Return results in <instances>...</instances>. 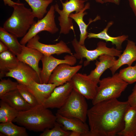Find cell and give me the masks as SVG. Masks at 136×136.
<instances>
[{"mask_svg":"<svg viewBox=\"0 0 136 136\" xmlns=\"http://www.w3.org/2000/svg\"><path fill=\"white\" fill-rule=\"evenodd\" d=\"M4 4L5 5H8L9 6L12 7L13 8L15 5L18 3V1L15 2L11 0H3Z\"/></svg>","mask_w":136,"mask_h":136,"instance_id":"35","label":"cell"},{"mask_svg":"<svg viewBox=\"0 0 136 136\" xmlns=\"http://www.w3.org/2000/svg\"><path fill=\"white\" fill-rule=\"evenodd\" d=\"M113 24V21H110L107 24L106 27L103 30L97 33H88V39L95 38L99 39L105 41L107 42H111L112 45H115L116 48L121 50L122 48V45L123 43L127 40L128 38L127 35H123L117 37H114L110 36L108 33L109 28Z\"/></svg>","mask_w":136,"mask_h":136,"instance_id":"23","label":"cell"},{"mask_svg":"<svg viewBox=\"0 0 136 136\" xmlns=\"http://www.w3.org/2000/svg\"><path fill=\"white\" fill-rule=\"evenodd\" d=\"M70 132L64 130L62 125L56 121L53 127L45 129L40 136H69Z\"/></svg>","mask_w":136,"mask_h":136,"instance_id":"30","label":"cell"},{"mask_svg":"<svg viewBox=\"0 0 136 136\" xmlns=\"http://www.w3.org/2000/svg\"><path fill=\"white\" fill-rule=\"evenodd\" d=\"M55 11L54 5L51 6L46 15L41 19H38L32 25L21 40L20 43L25 45L30 39L43 31H46L52 34L57 32L59 29L55 22Z\"/></svg>","mask_w":136,"mask_h":136,"instance_id":"8","label":"cell"},{"mask_svg":"<svg viewBox=\"0 0 136 136\" xmlns=\"http://www.w3.org/2000/svg\"><path fill=\"white\" fill-rule=\"evenodd\" d=\"M98 83L99 85L97 87L96 95L92 100L93 105L104 100L117 98L129 84L121 78L117 73L100 80Z\"/></svg>","mask_w":136,"mask_h":136,"instance_id":"4","label":"cell"},{"mask_svg":"<svg viewBox=\"0 0 136 136\" xmlns=\"http://www.w3.org/2000/svg\"><path fill=\"white\" fill-rule=\"evenodd\" d=\"M63 59L57 58L52 55L43 56L41 60L42 64L40 76V83H48L53 71L59 65L63 63L74 66L77 62V58L73 55H66Z\"/></svg>","mask_w":136,"mask_h":136,"instance_id":"9","label":"cell"},{"mask_svg":"<svg viewBox=\"0 0 136 136\" xmlns=\"http://www.w3.org/2000/svg\"><path fill=\"white\" fill-rule=\"evenodd\" d=\"M17 89L23 98L31 107L39 105L35 97L28 90L26 86L18 83Z\"/></svg>","mask_w":136,"mask_h":136,"instance_id":"31","label":"cell"},{"mask_svg":"<svg viewBox=\"0 0 136 136\" xmlns=\"http://www.w3.org/2000/svg\"><path fill=\"white\" fill-rule=\"evenodd\" d=\"M81 136L80 132L76 131H71L69 136Z\"/></svg>","mask_w":136,"mask_h":136,"instance_id":"38","label":"cell"},{"mask_svg":"<svg viewBox=\"0 0 136 136\" xmlns=\"http://www.w3.org/2000/svg\"><path fill=\"white\" fill-rule=\"evenodd\" d=\"M95 1L101 4H103L104 3V2L103 1V0H95Z\"/></svg>","mask_w":136,"mask_h":136,"instance_id":"39","label":"cell"},{"mask_svg":"<svg viewBox=\"0 0 136 136\" xmlns=\"http://www.w3.org/2000/svg\"><path fill=\"white\" fill-rule=\"evenodd\" d=\"M0 81V97L7 93L17 89L18 83L8 78L1 79Z\"/></svg>","mask_w":136,"mask_h":136,"instance_id":"32","label":"cell"},{"mask_svg":"<svg viewBox=\"0 0 136 136\" xmlns=\"http://www.w3.org/2000/svg\"><path fill=\"white\" fill-rule=\"evenodd\" d=\"M135 65H136V63L135 64Z\"/></svg>","mask_w":136,"mask_h":136,"instance_id":"40","label":"cell"},{"mask_svg":"<svg viewBox=\"0 0 136 136\" xmlns=\"http://www.w3.org/2000/svg\"><path fill=\"white\" fill-rule=\"evenodd\" d=\"M73 89L71 80L56 87L43 106L48 109L60 108L65 103Z\"/></svg>","mask_w":136,"mask_h":136,"instance_id":"11","label":"cell"},{"mask_svg":"<svg viewBox=\"0 0 136 136\" xmlns=\"http://www.w3.org/2000/svg\"><path fill=\"white\" fill-rule=\"evenodd\" d=\"M124 126L119 136H136V107L130 106L124 116Z\"/></svg>","mask_w":136,"mask_h":136,"instance_id":"22","label":"cell"},{"mask_svg":"<svg viewBox=\"0 0 136 136\" xmlns=\"http://www.w3.org/2000/svg\"><path fill=\"white\" fill-rule=\"evenodd\" d=\"M28 90L34 96L39 105H43L57 86L54 84L40 83L33 81L26 86Z\"/></svg>","mask_w":136,"mask_h":136,"instance_id":"18","label":"cell"},{"mask_svg":"<svg viewBox=\"0 0 136 136\" xmlns=\"http://www.w3.org/2000/svg\"><path fill=\"white\" fill-rule=\"evenodd\" d=\"M13 122L0 123V135L7 136H28L25 127L14 124Z\"/></svg>","mask_w":136,"mask_h":136,"instance_id":"26","label":"cell"},{"mask_svg":"<svg viewBox=\"0 0 136 136\" xmlns=\"http://www.w3.org/2000/svg\"><path fill=\"white\" fill-rule=\"evenodd\" d=\"M19 111L1 100L0 123L13 122L18 116Z\"/></svg>","mask_w":136,"mask_h":136,"instance_id":"28","label":"cell"},{"mask_svg":"<svg viewBox=\"0 0 136 136\" xmlns=\"http://www.w3.org/2000/svg\"><path fill=\"white\" fill-rule=\"evenodd\" d=\"M127 101L131 106L136 107V84L131 93L128 96Z\"/></svg>","mask_w":136,"mask_h":136,"instance_id":"33","label":"cell"},{"mask_svg":"<svg viewBox=\"0 0 136 136\" xmlns=\"http://www.w3.org/2000/svg\"><path fill=\"white\" fill-rule=\"evenodd\" d=\"M130 6L136 16V0H128Z\"/></svg>","mask_w":136,"mask_h":136,"instance_id":"34","label":"cell"},{"mask_svg":"<svg viewBox=\"0 0 136 136\" xmlns=\"http://www.w3.org/2000/svg\"><path fill=\"white\" fill-rule=\"evenodd\" d=\"M82 67V65L73 66L65 63L61 64L53 71L48 83L54 84L57 86L62 85L71 80Z\"/></svg>","mask_w":136,"mask_h":136,"instance_id":"14","label":"cell"},{"mask_svg":"<svg viewBox=\"0 0 136 136\" xmlns=\"http://www.w3.org/2000/svg\"><path fill=\"white\" fill-rule=\"evenodd\" d=\"M99 61L96 60L95 64L96 67L92 70L88 77L93 81L98 84L103 73L107 69L111 67L116 60L115 56L104 55L98 58Z\"/></svg>","mask_w":136,"mask_h":136,"instance_id":"19","label":"cell"},{"mask_svg":"<svg viewBox=\"0 0 136 136\" xmlns=\"http://www.w3.org/2000/svg\"><path fill=\"white\" fill-rule=\"evenodd\" d=\"M130 106L128 101L117 98L97 103L88 109V136H115L124 128V116Z\"/></svg>","mask_w":136,"mask_h":136,"instance_id":"1","label":"cell"},{"mask_svg":"<svg viewBox=\"0 0 136 136\" xmlns=\"http://www.w3.org/2000/svg\"><path fill=\"white\" fill-rule=\"evenodd\" d=\"M119 74L121 78L128 84L134 83L136 82V65L121 70Z\"/></svg>","mask_w":136,"mask_h":136,"instance_id":"29","label":"cell"},{"mask_svg":"<svg viewBox=\"0 0 136 136\" xmlns=\"http://www.w3.org/2000/svg\"><path fill=\"white\" fill-rule=\"evenodd\" d=\"M17 1L11 15L5 22L3 27L18 38H23L36 21L31 9L25 7L19 0Z\"/></svg>","mask_w":136,"mask_h":136,"instance_id":"3","label":"cell"},{"mask_svg":"<svg viewBox=\"0 0 136 136\" xmlns=\"http://www.w3.org/2000/svg\"><path fill=\"white\" fill-rule=\"evenodd\" d=\"M17 38L3 27H0V41L7 46L9 50L16 56L20 53L22 47V45L19 42Z\"/></svg>","mask_w":136,"mask_h":136,"instance_id":"25","label":"cell"},{"mask_svg":"<svg viewBox=\"0 0 136 136\" xmlns=\"http://www.w3.org/2000/svg\"><path fill=\"white\" fill-rule=\"evenodd\" d=\"M56 122V115L48 109L38 105L24 111L19 112L13 122L30 131L43 132L51 128Z\"/></svg>","mask_w":136,"mask_h":136,"instance_id":"2","label":"cell"},{"mask_svg":"<svg viewBox=\"0 0 136 136\" xmlns=\"http://www.w3.org/2000/svg\"><path fill=\"white\" fill-rule=\"evenodd\" d=\"M5 77L15 79L19 83L27 86L33 81L40 83V77L32 67L19 61L17 66L7 73Z\"/></svg>","mask_w":136,"mask_h":136,"instance_id":"12","label":"cell"},{"mask_svg":"<svg viewBox=\"0 0 136 136\" xmlns=\"http://www.w3.org/2000/svg\"><path fill=\"white\" fill-rule=\"evenodd\" d=\"M31 8L35 18L41 19L47 12V10L49 5L53 0H24Z\"/></svg>","mask_w":136,"mask_h":136,"instance_id":"27","label":"cell"},{"mask_svg":"<svg viewBox=\"0 0 136 136\" xmlns=\"http://www.w3.org/2000/svg\"><path fill=\"white\" fill-rule=\"evenodd\" d=\"M72 44L75 52L73 55L77 59H86L84 63V66L88 65L90 61L96 60L101 55H106L119 57L122 52L121 50L114 47H108L106 43L103 41L98 42L96 48L93 50H88L84 45L80 44L76 38L72 41Z\"/></svg>","mask_w":136,"mask_h":136,"instance_id":"6","label":"cell"},{"mask_svg":"<svg viewBox=\"0 0 136 136\" xmlns=\"http://www.w3.org/2000/svg\"><path fill=\"white\" fill-rule=\"evenodd\" d=\"M88 105L85 98L73 89L66 102L56 113L64 117L79 119L85 122Z\"/></svg>","mask_w":136,"mask_h":136,"instance_id":"5","label":"cell"},{"mask_svg":"<svg viewBox=\"0 0 136 136\" xmlns=\"http://www.w3.org/2000/svg\"><path fill=\"white\" fill-rule=\"evenodd\" d=\"M1 100L19 112L30 109L31 107L24 99L17 89L0 97Z\"/></svg>","mask_w":136,"mask_h":136,"instance_id":"21","label":"cell"},{"mask_svg":"<svg viewBox=\"0 0 136 136\" xmlns=\"http://www.w3.org/2000/svg\"><path fill=\"white\" fill-rule=\"evenodd\" d=\"M136 60V44L133 41L128 40L125 49L123 53L116 59L114 65L110 68L112 75L122 65L131 66Z\"/></svg>","mask_w":136,"mask_h":136,"instance_id":"17","label":"cell"},{"mask_svg":"<svg viewBox=\"0 0 136 136\" xmlns=\"http://www.w3.org/2000/svg\"><path fill=\"white\" fill-rule=\"evenodd\" d=\"M56 121L61 125L65 130L76 131L80 132L81 136H88L89 127L85 122L75 118H69L56 113Z\"/></svg>","mask_w":136,"mask_h":136,"instance_id":"16","label":"cell"},{"mask_svg":"<svg viewBox=\"0 0 136 136\" xmlns=\"http://www.w3.org/2000/svg\"><path fill=\"white\" fill-rule=\"evenodd\" d=\"M8 50L7 46L2 41H0V53Z\"/></svg>","mask_w":136,"mask_h":136,"instance_id":"36","label":"cell"},{"mask_svg":"<svg viewBox=\"0 0 136 136\" xmlns=\"http://www.w3.org/2000/svg\"><path fill=\"white\" fill-rule=\"evenodd\" d=\"M73 89L88 99L92 100L95 96L97 84L86 74L76 73L72 80Z\"/></svg>","mask_w":136,"mask_h":136,"instance_id":"13","label":"cell"},{"mask_svg":"<svg viewBox=\"0 0 136 136\" xmlns=\"http://www.w3.org/2000/svg\"><path fill=\"white\" fill-rule=\"evenodd\" d=\"M40 39L39 36L37 35L28 42L26 46L38 50L45 55H58L63 53L73 55L70 49L62 40L55 44H47L41 43Z\"/></svg>","mask_w":136,"mask_h":136,"instance_id":"10","label":"cell"},{"mask_svg":"<svg viewBox=\"0 0 136 136\" xmlns=\"http://www.w3.org/2000/svg\"><path fill=\"white\" fill-rule=\"evenodd\" d=\"M104 3H110L119 5L120 3V0H103Z\"/></svg>","mask_w":136,"mask_h":136,"instance_id":"37","label":"cell"},{"mask_svg":"<svg viewBox=\"0 0 136 136\" xmlns=\"http://www.w3.org/2000/svg\"><path fill=\"white\" fill-rule=\"evenodd\" d=\"M43 55L38 50L22 45L21 52L16 56L19 61L26 63L33 69L40 77L42 69L39 67V64Z\"/></svg>","mask_w":136,"mask_h":136,"instance_id":"15","label":"cell"},{"mask_svg":"<svg viewBox=\"0 0 136 136\" xmlns=\"http://www.w3.org/2000/svg\"><path fill=\"white\" fill-rule=\"evenodd\" d=\"M90 7V3H87L82 10L78 13H72L70 16V17L74 19L79 27L80 34L79 42L80 44L82 45H84L85 41L88 38V33L87 32V29L88 25L92 22L100 19V17L97 15L93 20L90 19L88 24H86L83 21V18L84 16L87 14V13L85 11L89 9Z\"/></svg>","mask_w":136,"mask_h":136,"instance_id":"20","label":"cell"},{"mask_svg":"<svg viewBox=\"0 0 136 136\" xmlns=\"http://www.w3.org/2000/svg\"><path fill=\"white\" fill-rule=\"evenodd\" d=\"M62 6V9H59L57 4L54 5L55 11L59 14L58 19L60 27V33L68 34L72 30L74 32L72 19L70 17V14L75 11L78 13L82 10L84 7L86 0H66L63 3L60 0Z\"/></svg>","mask_w":136,"mask_h":136,"instance_id":"7","label":"cell"},{"mask_svg":"<svg viewBox=\"0 0 136 136\" xmlns=\"http://www.w3.org/2000/svg\"><path fill=\"white\" fill-rule=\"evenodd\" d=\"M8 50L0 53V79L5 77L6 74L16 67L19 61L17 56Z\"/></svg>","mask_w":136,"mask_h":136,"instance_id":"24","label":"cell"}]
</instances>
